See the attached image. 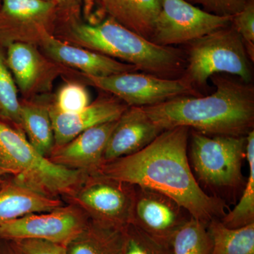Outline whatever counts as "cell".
Instances as JSON below:
<instances>
[{"mask_svg":"<svg viewBox=\"0 0 254 254\" xmlns=\"http://www.w3.org/2000/svg\"><path fill=\"white\" fill-rule=\"evenodd\" d=\"M190 136L188 127L165 130L139 151L103 163L98 176L164 193L208 225L226 214V205L206 193L195 179L187 153Z\"/></svg>","mask_w":254,"mask_h":254,"instance_id":"6da1fadb","label":"cell"},{"mask_svg":"<svg viewBox=\"0 0 254 254\" xmlns=\"http://www.w3.org/2000/svg\"><path fill=\"white\" fill-rule=\"evenodd\" d=\"M210 78L212 94L179 97L143 109L164 131L185 127L209 136H247L254 127V85L221 73Z\"/></svg>","mask_w":254,"mask_h":254,"instance_id":"7a4b0ae2","label":"cell"},{"mask_svg":"<svg viewBox=\"0 0 254 254\" xmlns=\"http://www.w3.org/2000/svg\"><path fill=\"white\" fill-rule=\"evenodd\" d=\"M66 21L65 38L74 46L121 60L138 71L160 77L183 76L187 66L184 50L155 44L110 17L96 23L79 19Z\"/></svg>","mask_w":254,"mask_h":254,"instance_id":"3957f363","label":"cell"},{"mask_svg":"<svg viewBox=\"0 0 254 254\" xmlns=\"http://www.w3.org/2000/svg\"><path fill=\"white\" fill-rule=\"evenodd\" d=\"M0 168L16 177V183L44 194L68 191L80 173L47 159L22 133L0 123Z\"/></svg>","mask_w":254,"mask_h":254,"instance_id":"277c9868","label":"cell"},{"mask_svg":"<svg viewBox=\"0 0 254 254\" xmlns=\"http://www.w3.org/2000/svg\"><path fill=\"white\" fill-rule=\"evenodd\" d=\"M183 76L200 91L215 74H231L252 83L253 69L242 38L232 25L187 43Z\"/></svg>","mask_w":254,"mask_h":254,"instance_id":"5b68a950","label":"cell"},{"mask_svg":"<svg viewBox=\"0 0 254 254\" xmlns=\"http://www.w3.org/2000/svg\"><path fill=\"white\" fill-rule=\"evenodd\" d=\"M190 168L199 181L213 188L242 185L247 136H209L190 129Z\"/></svg>","mask_w":254,"mask_h":254,"instance_id":"8992f818","label":"cell"},{"mask_svg":"<svg viewBox=\"0 0 254 254\" xmlns=\"http://www.w3.org/2000/svg\"><path fill=\"white\" fill-rule=\"evenodd\" d=\"M91 86L113 95L128 107L153 106L182 96H200L186 77L165 78L148 73L129 72L98 77L82 74Z\"/></svg>","mask_w":254,"mask_h":254,"instance_id":"52a82bcc","label":"cell"},{"mask_svg":"<svg viewBox=\"0 0 254 254\" xmlns=\"http://www.w3.org/2000/svg\"><path fill=\"white\" fill-rule=\"evenodd\" d=\"M160 2L161 9L150 40L159 46L186 45L232 23V16L210 14L186 0H160Z\"/></svg>","mask_w":254,"mask_h":254,"instance_id":"ba28073f","label":"cell"},{"mask_svg":"<svg viewBox=\"0 0 254 254\" xmlns=\"http://www.w3.org/2000/svg\"><path fill=\"white\" fill-rule=\"evenodd\" d=\"M59 11L48 0H1L0 44L14 42L39 44L42 37L52 33Z\"/></svg>","mask_w":254,"mask_h":254,"instance_id":"9c48e42d","label":"cell"},{"mask_svg":"<svg viewBox=\"0 0 254 254\" xmlns=\"http://www.w3.org/2000/svg\"><path fill=\"white\" fill-rule=\"evenodd\" d=\"M190 218V214L168 195L135 187L129 224L155 240L171 245L177 231Z\"/></svg>","mask_w":254,"mask_h":254,"instance_id":"30bf717a","label":"cell"},{"mask_svg":"<svg viewBox=\"0 0 254 254\" xmlns=\"http://www.w3.org/2000/svg\"><path fill=\"white\" fill-rule=\"evenodd\" d=\"M86 225L74 210L60 208L4 222L0 225V237L14 242L41 240L66 247Z\"/></svg>","mask_w":254,"mask_h":254,"instance_id":"8fae6325","label":"cell"},{"mask_svg":"<svg viewBox=\"0 0 254 254\" xmlns=\"http://www.w3.org/2000/svg\"><path fill=\"white\" fill-rule=\"evenodd\" d=\"M82 190L79 200L95 222L123 229L129 224L135 187L100 177Z\"/></svg>","mask_w":254,"mask_h":254,"instance_id":"7c38bea8","label":"cell"},{"mask_svg":"<svg viewBox=\"0 0 254 254\" xmlns=\"http://www.w3.org/2000/svg\"><path fill=\"white\" fill-rule=\"evenodd\" d=\"M47 56L53 61L75 68L81 74L105 77L120 73L136 72L138 68L86 48L66 43L53 33H46L39 42Z\"/></svg>","mask_w":254,"mask_h":254,"instance_id":"4fadbf2b","label":"cell"},{"mask_svg":"<svg viewBox=\"0 0 254 254\" xmlns=\"http://www.w3.org/2000/svg\"><path fill=\"white\" fill-rule=\"evenodd\" d=\"M128 108L122 100L110 94L100 97L76 113H60L52 105L49 112L55 145L62 146L88 128L116 121Z\"/></svg>","mask_w":254,"mask_h":254,"instance_id":"5bb4252c","label":"cell"},{"mask_svg":"<svg viewBox=\"0 0 254 254\" xmlns=\"http://www.w3.org/2000/svg\"><path fill=\"white\" fill-rule=\"evenodd\" d=\"M163 131L143 107H128L118 119L110 135L103 163L139 151Z\"/></svg>","mask_w":254,"mask_h":254,"instance_id":"9a60e30c","label":"cell"},{"mask_svg":"<svg viewBox=\"0 0 254 254\" xmlns=\"http://www.w3.org/2000/svg\"><path fill=\"white\" fill-rule=\"evenodd\" d=\"M6 62L16 86L23 95L47 89L54 79L55 68L32 43L8 44Z\"/></svg>","mask_w":254,"mask_h":254,"instance_id":"2e32d148","label":"cell"},{"mask_svg":"<svg viewBox=\"0 0 254 254\" xmlns=\"http://www.w3.org/2000/svg\"><path fill=\"white\" fill-rule=\"evenodd\" d=\"M117 121L102 124L82 132L66 144L58 147L53 152L52 161L66 168H81L98 173Z\"/></svg>","mask_w":254,"mask_h":254,"instance_id":"e0dca14e","label":"cell"},{"mask_svg":"<svg viewBox=\"0 0 254 254\" xmlns=\"http://www.w3.org/2000/svg\"><path fill=\"white\" fill-rule=\"evenodd\" d=\"M100 9L115 21L150 41L161 9L160 0H96Z\"/></svg>","mask_w":254,"mask_h":254,"instance_id":"ac0fdd59","label":"cell"},{"mask_svg":"<svg viewBox=\"0 0 254 254\" xmlns=\"http://www.w3.org/2000/svg\"><path fill=\"white\" fill-rule=\"evenodd\" d=\"M62 206L60 200L14 182L0 189V225L29 214L53 211Z\"/></svg>","mask_w":254,"mask_h":254,"instance_id":"d6986e66","label":"cell"},{"mask_svg":"<svg viewBox=\"0 0 254 254\" xmlns=\"http://www.w3.org/2000/svg\"><path fill=\"white\" fill-rule=\"evenodd\" d=\"M123 230L95 221L66 246L67 254H120Z\"/></svg>","mask_w":254,"mask_h":254,"instance_id":"ffe728a7","label":"cell"},{"mask_svg":"<svg viewBox=\"0 0 254 254\" xmlns=\"http://www.w3.org/2000/svg\"><path fill=\"white\" fill-rule=\"evenodd\" d=\"M213 247L210 254H254V223L229 228L220 219L208 224Z\"/></svg>","mask_w":254,"mask_h":254,"instance_id":"44dd1931","label":"cell"},{"mask_svg":"<svg viewBox=\"0 0 254 254\" xmlns=\"http://www.w3.org/2000/svg\"><path fill=\"white\" fill-rule=\"evenodd\" d=\"M21 105L22 128L31 145L45 156L52 151L55 143L49 108L32 103Z\"/></svg>","mask_w":254,"mask_h":254,"instance_id":"7402d4cb","label":"cell"},{"mask_svg":"<svg viewBox=\"0 0 254 254\" xmlns=\"http://www.w3.org/2000/svg\"><path fill=\"white\" fill-rule=\"evenodd\" d=\"M246 159L250 173L240 200L235 208L220 219L229 228H240L254 223V130L247 135Z\"/></svg>","mask_w":254,"mask_h":254,"instance_id":"603a6c76","label":"cell"},{"mask_svg":"<svg viewBox=\"0 0 254 254\" xmlns=\"http://www.w3.org/2000/svg\"><path fill=\"white\" fill-rule=\"evenodd\" d=\"M173 254H210L211 237L208 225L190 218L177 231L172 242Z\"/></svg>","mask_w":254,"mask_h":254,"instance_id":"cb8c5ba5","label":"cell"},{"mask_svg":"<svg viewBox=\"0 0 254 254\" xmlns=\"http://www.w3.org/2000/svg\"><path fill=\"white\" fill-rule=\"evenodd\" d=\"M21 110L17 86L0 48V118L22 127Z\"/></svg>","mask_w":254,"mask_h":254,"instance_id":"d4e9b609","label":"cell"},{"mask_svg":"<svg viewBox=\"0 0 254 254\" xmlns=\"http://www.w3.org/2000/svg\"><path fill=\"white\" fill-rule=\"evenodd\" d=\"M123 231L120 254H173L172 245L155 240L132 224L124 227Z\"/></svg>","mask_w":254,"mask_h":254,"instance_id":"484cf974","label":"cell"},{"mask_svg":"<svg viewBox=\"0 0 254 254\" xmlns=\"http://www.w3.org/2000/svg\"><path fill=\"white\" fill-rule=\"evenodd\" d=\"M89 105V95L86 88L70 82L60 88L53 106L60 113L73 114L82 111Z\"/></svg>","mask_w":254,"mask_h":254,"instance_id":"4316f807","label":"cell"},{"mask_svg":"<svg viewBox=\"0 0 254 254\" xmlns=\"http://www.w3.org/2000/svg\"><path fill=\"white\" fill-rule=\"evenodd\" d=\"M231 25L245 44L247 54L254 61V0H251L242 11L232 16Z\"/></svg>","mask_w":254,"mask_h":254,"instance_id":"83f0119b","label":"cell"},{"mask_svg":"<svg viewBox=\"0 0 254 254\" xmlns=\"http://www.w3.org/2000/svg\"><path fill=\"white\" fill-rule=\"evenodd\" d=\"M190 4L200 5L202 9L220 16H233L242 11L251 0H186Z\"/></svg>","mask_w":254,"mask_h":254,"instance_id":"f1b7e54d","label":"cell"},{"mask_svg":"<svg viewBox=\"0 0 254 254\" xmlns=\"http://www.w3.org/2000/svg\"><path fill=\"white\" fill-rule=\"evenodd\" d=\"M16 248L22 254H67L65 246L41 240L16 241Z\"/></svg>","mask_w":254,"mask_h":254,"instance_id":"f546056e","label":"cell"},{"mask_svg":"<svg viewBox=\"0 0 254 254\" xmlns=\"http://www.w3.org/2000/svg\"><path fill=\"white\" fill-rule=\"evenodd\" d=\"M58 7L59 15L66 20L79 19L80 12L83 4L90 5L92 0H53Z\"/></svg>","mask_w":254,"mask_h":254,"instance_id":"4dcf8cb0","label":"cell"},{"mask_svg":"<svg viewBox=\"0 0 254 254\" xmlns=\"http://www.w3.org/2000/svg\"><path fill=\"white\" fill-rule=\"evenodd\" d=\"M17 249V248H16ZM0 254H22L21 252L18 251V249L16 251H13L7 250L6 251H4V252H0Z\"/></svg>","mask_w":254,"mask_h":254,"instance_id":"1f68e13d","label":"cell"},{"mask_svg":"<svg viewBox=\"0 0 254 254\" xmlns=\"http://www.w3.org/2000/svg\"><path fill=\"white\" fill-rule=\"evenodd\" d=\"M8 174L9 173L7 171H6L4 169L0 168V181H1V177L4 176L5 175H8Z\"/></svg>","mask_w":254,"mask_h":254,"instance_id":"d6a6232c","label":"cell"},{"mask_svg":"<svg viewBox=\"0 0 254 254\" xmlns=\"http://www.w3.org/2000/svg\"><path fill=\"white\" fill-rule=\"evenodd\" d=\"M1 0H0V5H1Z\"/></svg>","mask_w":254,"mask_h":254,"instance_id":"836d02e7","label":"cell"},{"mask_svg":"<svg viewBox=\"0 0 254 254\" xmlns=\"http://www.w3.org/2000/svg\"><path fill=\"white\" fill-rule=\"evenodd\" d=\"M48 1H53V0H48Z\"/></svg>","mask_w":254,"mask_h":254,"instance_id":"e575fe53","label":"cell"}]
</instances>
